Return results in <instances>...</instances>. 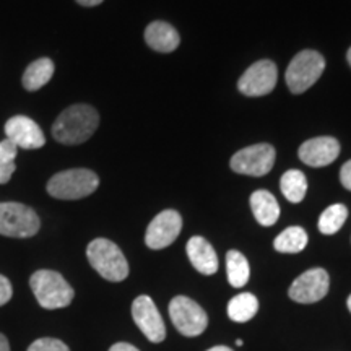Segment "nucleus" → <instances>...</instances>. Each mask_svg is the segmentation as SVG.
<instances>
[{"mask_svg": "<svg viewBox=\"0 0 351 351\" xmlns=\"http://www.w3.org/2000/svg\"><path fill=\"white\" fill-rule=\"evenodd\" d=\"M99 125V114L88 104H73L60 112L54 125L52 137L62 145H80L91 138Z\"/></svg>", "mask_w": 351, "mask_h": 351, "instance_id": "f257e3e1", "label": "nucleus"}, {"mask_svg": "<svg viewBox=\"0 0 351 351\" xmlns=\"http://www.w3.org/2000/svg\"><path fill=\"white\" fill-rule=\"evenodd\" d=\"M29 287L44 309H62L73 301L75 291L59 271L38 270L29 278Z\"/></svg>", "mask_w": 351, "mask_h": 351, "instance_id": "f03ea898", "label": "nucleus"}, {"mask_svg": "<svg viewBox=\"0 0 351 351\" xmlns=\"http://www.w3.org/2000/svg\"><path fill=\"white\" fill-rule=\"evenodd\" d=\"M88 262L108 282H122L129 276V263L124 254L112 241L98 238L86 249Z\"/></svg>", "mask_w": 351, "mask_h": 351, "instance_id": "7ed1b4c3", "label": "nucleus"}, {"mask_svg": "<svg viewBox=\"0 0 351 351\" xmlns=\"http://www.w3.org/2000/svg\"><path fill=\"white\" fill-rule=\"evenodd\" d=\"M99 186V178L90 169H67L52 176L47 182L51 197L60 200H78L91 195Z\"/></svg>", "mask_w": 351, "mask_h": 351, "instance_id": "20e7f679", "label": "nucleus"}, {"mask_svg": "<svg viewBox=\"0 0 351 351\" xmlns=\"http://www.w3.org/2000/svg\"><path fill=\"white\" fill-rule=\"evenodd\" d=\"M326 69V59L317 51H301L295 56L285 73L289 91L295 95L304 93L319 80Z\"/></svg>", "mask_w": 351, "mask_h": 351, "instance_id": "39448f33", "label": "nucleus"}, {"mask_svg": "<svg viewBox=\"0 0 351 351\" xmlns=\"http://www.w3.org/2000/svg\"><path fill=\"white\" fill-rule=\"evenodd\" d=\"M41 228V219L32 207L19 202L0 204V234L7 238H32Z\"/></svg>", "mask_w": 351, "mask_h": 351, "instance_id": "423d86ee", "label": "nucleus"}, {"mask_svg": "<svg viewBox=\"0 0 351 351\" xmlns=\"http://www.w3.org/2000/svg\"><path fill=\"white\" fill-rule=\"evenodd\" d=\"M169 317L179 333L186 337H199L208 326V315L194 300L176 296L169 302Z\"/></svg>", "mask_w": 351, "mask_h": 351, "instance_id": "0eeeda50", "label": "nucleus"}, {"mask_svg": "<svg viewBox=\"0 0 351 351\" xmlns=\"http://www.w3.org/2000/svg\"><path fill=\"white\" fill-rule=\"evenodd\" d=\"M275 165V148L269 143H257L245 147L231 158V169L238 174L261 176L269 174Z\"/></svg>", "mask_w": 351, "mask_h": 351, "instance_id": "6e6552de", "label": "nucleus"}, {"mask_svg": "<svg viewBox=\"0 0 351 351\" xmlns=\"http://www.w3.org/2000/svg\"><path fill=\"white\" fill-rule=\"evenodd\" d=\"M276 80H278V70L276 65L271 60H258V62L252 64L243 77L239 78L238 88L239 91L245 96H265L274 91L276 86Z\"/></svg>", "mask_w": 351, "mask_h": 351, "instance_id": "1a4fd4ad", "label": "nucleus"}, {"mask_svg": "<svg viewBox=\"0 0 351 351\" xmlns=\"http://www.w3.org/2000/svg\"><path fill=\"white\" fill-rule=\"evenodd\" d=\"M330 288V278L324 269H311L298 276L288 289V295L293 301L301 304H313L324 300Z\"/></svg>", "mask_w": 351, "mask_h": 351, "instance_id": "9d476101", "label": "nucleus"}, {"mask_svg": "<svg viewBox=\"0 0 351 351\" xmlns=\"http://www.w3.org/2000/svg\"><path fill=\"white\" fill-rule=\"evenodd\" d=\"M182 230V218L176 210H165L158 213L145 232V243L153 251L168 247L178 239Z\"/></svg>", "mask_w": 351, "mask_h": 351, "instance_id": "9b49d317", "label": "nucleus"}, {"mask_svg": "<svg viewBox=\"0 0 351 351\" xmlns=\"http://www.w3.org/2000/svg\"><path fill=\"white\" fill-rule=\"evenodd\" d=\"M132 317L152 343H161L166 339V327L160 311L150 296L142 295L132 304Z\"/></svg>", "mask_w": 351, "mask_h": 351, "instance_id": "f8f14e48", "label": "nucleus"}, {"mask_svg": "<svg viewBox=\"0 0 351 351\" xmlns=\"http://www.w3.org/2000/svg\"><path fill=\"white\" fill-rule=\"evenodd\" d=\"M7 138L23 150H38L44 147V137L41 127L26 116H13L5 124Z\"/></svg>", "mask_w": 351, "mask_h": 351, "instance_id": "ddd939ff", "label": "nucleus"}, {"mask_svg": "<svg viewBox=\"0 0 351 351\" xmlns=\"http://www.w3.org/2000/svg\"><path fill=\"white\" fill-rule=\"evenodd\" d=\"M340 155V143L333 137H315L300 147L301 161L311 168H322L333 163Z\"/></svg>", "mask_w": 351, "mask_h": 351, "instance_id": "4468645a", "label": "nucleus"}, {"mask_svg": "<svg viewBox=\"0 0 351 351\" xmlns=\"http://www.w3.org/2000/svg\"><path fill=\"white\" fill-rule=\"evenodd\" d=\"M187 256L192 265L202 275H213L218 270V257L212 244L202 236H194L187 243Z\"/></svg>", "mask_w": 351, "mask_h": 351, "instance_id": "2eb2a0df", "label": "nucleus"}, {"mask_svg": "<svg viewBox=\"0 0 351 351\" xmlns=\"http://www.w3.org/2000/svg\"><path fill=\"white\" fill-rule=\"evenodd\" d=\"M145 41L153 51L173 52L178 49L181 38L176 28L166 21H153L145 29Z\"/></svg>", "mask_w": 351, "mask_h": 351, "instance_id": "dca6fc26", "label": "nucleus"}, {"mask_svg": "<svg viewBox=\"0 0 351 351\" xmlns=\"http://www.w3.org/2000/svg\"><path fill=\"white\" fill-rule=\"evenodd\" d=\"M251 208L258 225L271 226L278 221L280 205L269 191H256L251 195Z\"/></svg>", "mask_w": 351, "mask_h": 351, "instance_id": "f3484780", "label": "nucleus"}, {"mask_svg": "<svg viewBox=\"0 0 351 351\" xmlns=\"http://www.w3.org/2000/svg\"><path fill=\"white\" fill-rule=\"evenodd\" d=\"M54 62L47 57L34 60L33 64H29L26 67L23 73V86L28 91H36L39 88H43L46 83L51 82L52 75H54Z\"/></svg>", "mask_w": 351, "mask_h": 351, "instance_id": "a211bd4d", "label": "nucleus"}, {"mask_svg": "<svg viewBox=\"0 0 351 351\" xmlns=\"http://www.w3.org/2000/svg\"><path fill=\"white\" fill-rule=\"evenodd\" d=\"M258 311V300L251 293H241L228 302V317L232 322H249Z\"/></svg>", "mask_w": 351, "mask_h": 351, "instance_id": "6ab92c4d", "label": "nucleus"}, {"mask_svg": "<svg viewBox=\"0 0 351 351\" xmlns=\"http://www.w3.org/2000/svg\"><path fill=\"white\" fill-rule=\"evenodd\" d=\"M307 245V232L300 226H289L274 241L275 251L282 254H298Z\"/></svg>", "mask_w": 351, "mask_h": 351, "instance_id": "aec40b11", "label": "nucleus"}, {"mask_svg": "<svg viewBox=\"0 0 351 351\" xmlns=\"http://www.w3.org/2000/svg\"><path fill=\"white\" fill-rule=\"evenodd\" d=\"M226 271L228 282L234 288H243L249 282V276H251L247 258L239 251H230L226 254Z\"/></svg>", "mask_w": 351, "mask_h": 351, "instance_id": "412c9836", "label": "nucleus"}, {"mask_svg": "<svg viewBox=\"0 0 351 351\" xmlns=\"http://www.w3.org/2000/svg\"><path fill=\"white\" fill-rule=\"evenodd\" d=\"M280 187L285 199L291 202V204H300L306 197L307 192V181L304 173L298 169H289L282 176V181H280Z\"/></svg>", "mask_w": 351, "mask_h": 351, "instance_id": "4be33fe9", "label": "nucleus"}, {"mask_svg": "<svg viewBox=\"0 0 351 351\" xmlns=\"http://www.w3.org/2000/svg\"><path fill=\"white\" fill-rule=\"evenodd\" d=\"M346 217H348V208L341 204L330 205L319 218V231L322 234H335L345 225Z\"/></svg>", "mask_w": 351, "mask_h": 351, "instance_id": "5701e85b", "label": "nucleus"}, {"mask_svg": "<svg viewBox=\"0 0 351 351\" xmlns=\"http://www.w3.org/2000/svg\"><path fill=\"white\" fill-rule=\"evenodd\" d=\"M19 155V147L5 138L0 142V184H7L15 173V158Z\"/></svg>", "mask_w": 351, "mask_h": 351, "instance_id": "b1692460", "label": "nucleus"}, {"mask_svg": "<svg viewBox=\"0 0 351 351\" xmlns=\"http://www.w3.org/2000/svg\"><path fill=\"white\" fill-rule=\"evenodd\" d=\"M28 351H70L62 340L57 339H39L29 345Z\"/></svg>", "mask_w": 351, "mask_h": 351, "instance_id": "393cba45", "label": "nucleus"}, {"mask_svg": "<svg viewBox=\"0 0 351 351\" xmlns=\"http://www.w3.org/2000/svg\"><path fill=\"white\" fill-rule=\"evenodd\" d=\"M12 295H13V288H12L10 280H8L7 276L0 275V306L7 304V302L12 300Z\"/></svg>", "mask_w": 351, "mask_h": 351, "instance_id": "a878e982", "label": "nucleus"}, {"mask_svg": "<svg viewBox=\"0 0 351 351\" xmlns=\"http://www.w3.org/2000/svg\"><path fill=\"white\" fill-rule=\"evenodd\" d=\"M340 182L345 189L351 191V160L341 166L340 169Z\"/></svg>", "mask_w": 351, "mask_h": 351, "instance_id": "bb28decb", "label": "nucleus"}, {"mask_svg": "<svg viewBox=\"0 0 351 351\" xmlns=\"http://www.w3.org/2000/svg\"><path fill=\"white\" fill-rule=\"evenodd\" d=\"M109 351H138V350L135 348L134 345H130V343H124V341H121V343L112 345L111 348H109Z\"/></svg>", "mask_w": 351, "mask_h": 351, "instance_id": "cd10ccee", "label": "nucleus"}, {"mask_svg": "<svg viewBox=\"0 0 351 351\" xmlns=\"http://www.w3.org/2000/svg\"><path fill=\"white\" fill-rule=\"evenodd\" d=\"M77 2L83 7H96V5H99L103 0H77Z\"/></svg>", "mask_w": 351, "mask_h": 351, "instance_id": "c85d7f7f", "label": "nucleus"}, {"mask_svg": "<svg viewBox=\"0 0 351 351\" xmlns=\"http://www.w3.org/2000/svg\"><path fill=\"white\" fill-rule=\"evenodd\" d=\"M0 351H10V343H8L7 337L0 333Z\"/></svg>", "mask_w": 351, "mask_h": 351, "instance_id": "c756f323", "label": "nucleus"}, {"mask_svg": "<svg viewBox=\"0 0 351 351\" xmlns=\"http://www.w3.org/2000/svg\"><path fill=\"white\" fill-rule=\"evenodd\" d=\"M207 351H234V350H231L230 346H213V348H210Z\"/></svg>", "mask_w": 351, "mask_h": 351, "instance_id": "7c9ffc66", "label": "nucleus"}, {"mask_svg": "<svg viewBox=\"0 0 351 351\" xmlns=\"http://www.w3.org/2000/svg\"><path fill=\"white\" fill-rule=\"evenodd\" d=\"M346 59H348V64L351 65V47L348 49V54H346Z\"/></svg>", "mask_w": 351, "mask_h": 351, "instance_id": "2f4dec72", "label": "nucleus"}, {"mask_svg": "<svg viewBox=\"0 0 351 351\" xmlns=\"http://www.w3.org/2000/svg\"><path fill=\"white\" fill-rule=\"evenodd\" d=\"M346 304H348V309H350V313H351V295L348 298V301H346Z\"/></svg>", "mask_w": 351, "mask_h": 351, "instance_id": "473e14b6", "label": "nucleus"}, {"mask_svg": "<svg viewBox=\"0 0 351 351\" xmlns=\"http://www.w3.org/2000/svg\"><path fill=\"white\" fill-rule=\"evenodd\" d=\"M236 346H243V340H236Z\"/></svg>", "mask_w": 351, "mask_h": 351, "instance_id": "72a5a7b5", "label": "nucleus"}]
</instances>
